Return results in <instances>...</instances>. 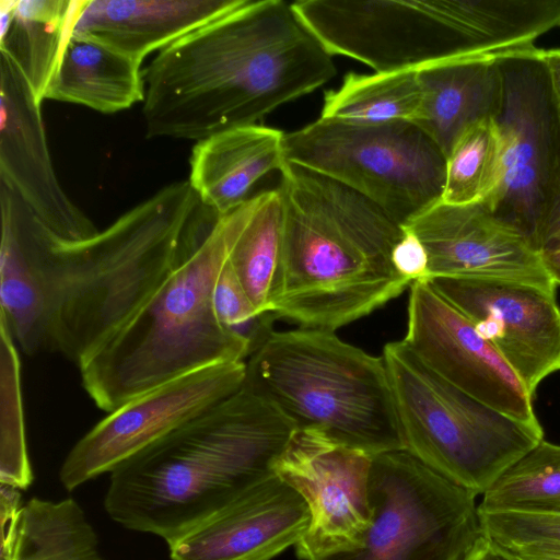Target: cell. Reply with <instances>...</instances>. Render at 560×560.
Masks as SVG:
<instances>
[{"label": "cell", "instance_id": "obj_1", "mask_svg": "<svg viewBox=\"0 0 560 560\" xmlns=\"http://www.w3.org/2000/svg\"><path fill=\"white\" fill-rule=\"evenodd\" d=\"M336 74L332 55L293 3L243 0L160 50L143 71L145 136L199 141L256 125Z\"/></svg>", "mask_w": 560, "mask_h": 560}, {"label": "cell", "instance_id": "obj_2", "mask_svg": "<svg viewBox=\"0 0 560 560\" xmlns=\"http://www.w3.org/2000/svg\"><path fill=\"white\" fill-rule=\"evenodd\" d=\"M199 205L176 182L88 240L55 234L42 266L47 351L79 364L119 329L214 226Z\"/></svg>", "mask_w": 560, "mask_h": 560}, {"label": "cell", "instance_id": "obj_3", "mask_svg": "<svg viewBox=\"0 0 560 560\" xmlns=\"http://www.w3.org/2000/svg\"><path fill=\"white\" fill-rule=\"evenodd\" d=\"M280 173L282 236L271 300L278 318L335 331L410 287L392 262L402 225L328 176L290 162Z\"/></svg>", "mask_w": 560, "mask_h": 560}, {"label": "cell", "instance_id": "obj_4", "mask_svg": "<svg viewBox=\"0 0 560 560\" xmlns=\"http://www.w3.org/2000/svg\"><path fill=\"white\" fill-rule=\"evenodd\" d=\"M293 431L278 410L242 385L117 466L105 511L124 527L168 545L275 476Z\"/></svg>", "mask_w": 560, "mask_h": 560}, {"label": "cell", "instance_id": "obj_5", "mask_svg": "<svg viewBox=\"0 0 560 560\" xmlns=\"http://www.w3.org/2000/svg\"><path fill=\"white\" fill-rule=\"evenodd\" d=\"M260 200L261 192L219 217L147 302L78 364L82 386L101 410L108 413L189 372L246 360V339L218 320L212 299L230 249Z\"/></svg>", "mask_w": 560, "mask_h": 560}, {"label": "cell", "instance_id": "obj_6", "mask_svg": "<svg viewBox=\"0 0 560 560\" xmlns=\"http://www.w3.org/2000/svg\"><path fill=\"white\" fill-rule=\"evenodd\" d=\"M243 385L294 428L371 456L405 450L383 357L335 331H273L245 360Z\"/></svg>", "mask_w": 560, "mask_h": 560}, {"label": "cell", "instance_id": "obj_7", "mask_svg": "<svg viewBox=\"0 0 560 560\" xmlns=\"http://www.w3.org/2000/svg\"><path fill=\"white\" fill-rule=\"evenodd\" d=\"M405 450L474 494H483L544 440L541 425L511 419L428 368L402 340L384 346Z\"/></svg>", "mask_w": 560, "mask_h": 560}, {"label": "cell", "instance_id": "obj_8", "mask_svg": "<svg viewBox=\"0 0 560 560\" xmlns=\"http://www.w3.org/2000/svg\"><path fill=\"white\" fill-rule=\"evenodd\" d=\"M287 162L364 196L400 225L442 200L446 156L413 121L378 125L319 118L284 133Z\"/></svg>", "mask_w": 560, "mask_h": 560}, {"label": "cell", "instance_id": "obj_9", "mask_svg": "<svg viewBox=\"0 0 560 560\" xmlns=\"http://www.w3.org/2000/svg\"><path fill=\"white\" fill-rule=\"evenodd\" d=\"M476 497L406 450L374 455L361 542L317 560H465L483 536Z\"/></svg>", "mask_w": 560, "mask_h": 560}, {"label": "cell", "instance_id": "obj_10", "mask_svg": "<svg viewBox=\"0 0 560 560\" xmlns=\"http://www.w3.org/2000/svg\"><path fill=\"white\" fill-rule=\"evenodd\" d=\"M538 49L499 60L502 98L494 120L502 144L501 175L483 201L540 250L560 171V119Z\"/></svg>", "mask_w": 560, "mask_h": 560}, {"label": "cell", "instance_id": "obj_11", "mask_svg": "<svg viewBox=\"0 0 560 560\" xmlns=\"http://www.w3.org/2000/svg\"><path fill=\"white\" fill-rule=\"evenodd\" d=\"M245 361L209 365L171 380L107 413L70 450L59 479L72 491L160 441L236 392Z\"/></svg>", "mask_w": 560, "mask_h": 560}, {"label": "cell", "instance_id": "obj_12", "mask_svg": "<svg viewBox=\"0 0 560 560\" xmlns=\"http://www.w3.org/2000/svg\"><path fill=\"white\" fill-rule=\"evenodd\" d=\"M371 455L314 430H294L275 474L305 501L310 522L296 546L301 560L357 547L371 522Z\"/></svg>", "mask_w": 560, "mask_h": 560}, {"label": "cell", "instance_id": "obj_13", "mask_svg": "<svg viewBox=\"0 0 560 560\" xmlns=\"http://www.w3.org/2000/svg\"><path fill=\"white\" fill-rule=\"evenodd\" d=\"M402 341L428 368L483 405L540 425L533 396L497 349L427 280L410 284Z\"/></svg>", "mask_w": 560, "mask_h": 560}, {"label": "cell", "instance_id": "obj_14", "mask_svg": "<svg viewBox=\"0 0 560 560\" xmlns=\"http://www.w3.org/2000/svg\"><path fill=\"white\" fill-rule=\"evenodd\" d=\"M404 228L425 248V280L504 281L556 292L540 250L522 232L499 220L483 200L465 205L441 200Z\"/></svg>", "mask_w": 560, "mask_h": 560}, {"label": "cell", "instance_id": "obj_15", "mask_svg": "<svg viewBox=\"0 0 560 560\" xmlns=\"http://www.w3.org/2000/svg\"><path fill=\"white\" fill-rule=\"evenodd\" d=\"M427 281L497 349L532 396L545 377L560 370V308L555 294L504 281Z\"/></svg>", "mask_w": 560, "mask_h": 560}, {"label": "cell", "instance_id": "obj_16", "mask_svg": "<svg viewBox=\"0 0 560 560\" xmlns=\"http://www.w3.org/2000/svg\"><path fill=\"white\" fill-rule=\"evenodd\" d=\"M40 106L13 65L0 60V179L54 233L83 241L95 224L61 187L49 152Z\"/></svg>", "mask_w": 560, "mask_h": 560}, {"label": "cell", "instance_id": "obj_17", "mask_svg": "<svg viewBox=\"0 0 560 560\" xmlns=\"http://www.w3.org/2000/svg\"><path fill=\"white\" fill-rule=\"evenodd\" d=\"M310 522L303 498L278 476L260 482L168 544L172 560H271Z\"/></svg>", "mask_w": 560, "mask_h": 560}, {"label": "cell", "instance_id": "obj_18", "mask_svg": "<svg viewBox=\"0 0 560 560\" xmlns=\"http://www.w3.org/2000/svg\"><path fill=\"white\" fill-rule=\"evenodd\" d=\"M0 205V319L8 326L18 348L35 355L48 349L38 258L50 229L2 184Z\"/></svg>", "mask_w": 560, "mask_h": 560}, {"label": "cell", "instance_id": "obj_19", "mask_svg": "<svg viewBox=\"0 0 560 560\" xmlns=\"http://www.w3.org/2000/svg\"><path fill=\"white\" fill-rule=\"evenodd\" d=\"M283 140L281 130L256 124L197 141L189 159L188 183L200 203L222 217L250 199L254 185L287 163Z\"/></svg>", "mask_w": 560, "mask_h": 560}, {"label": "cell", "instance_id": "obj_20", "mask_svg": "<svg viewBox=\"0 0 560 560\" xmlns=\"http://www.w3.org/2000/svg\"><path fill=\"white\" fill-rule=\"evenodd\" d=\"M243 0H86L73 34L97 38L142 61Z\"/></svg>", "mask_w": 560, "mask_h": 560}, {"label": "cell", "instance_id": "obj_21", "mask_svg": "<svg viewBox=\"0 0 560 560\" xmlns=\"http://www.w3.org/2000/svg\"><path fill=\"white\" fill-rule=\"evenodd\" d=\"M499 60H448L418 70L421 103L412 121L446 159L465 129L495 118L502 98Z\"/></svg>", "mask_w": 560, "mask_h": 560}, {"label": "cell", "instance_id": "obj_22", "mask_svg": "<svg viewBox=\"0 0 560 560\" xmlns=\"http://www.w3.org/2000/svg\"><path fill=\"white\" fill-rule=\"evenodd\" d=\"M86 0H1L0 52L42 105Z\"/></svg>", "mask_w": 560, "mask_h": 560}, {"label": "cell", "instance_id": "obj_23", "mask_svg": "<svg viewBox=\"0 0 560 560\" xmlns=\"http://www.w3.org/2000/svg\"><path fill=\"white\" fill-rule=\"evenodd\" d=\"M142 61L88 35L73 34L62 54L45 100L114 114L145 97Z\"/></svg>", "mask_w": 560, "mask_h": 560}, {"label": "cell", "instance_id": "obj_24", "mask_svg": "<svg viewBox=\"0 0 560 560\" xmlns=\"http://www.w3.org/2000/svg\"><path fill=\"white\" fill-rule=\"evenodd\" d=\"M11 560H104L84 511L73 499L32 498L22 506Z\"/></svg>", "mask_w": 560, "mask_h": 560}, {"label": "cell", "instance_id": "obj_25", "mask_svg": "<svg viewBox=\"0 0 560 560\" xmlns=\"http://www.w3.org/2000/svg\"><path fill=\"white\" fill-rule=\"evenodd\" d=\"M420 103L418 70L349 73L338 90L325 94L320 117L366 125L412 121Z\"/></svg>", "mask_w": 560, "mask_h": 560}, {"label": "cell", "instance_id": "obj_26", "mask_svg": "<svg viewBox=\"0 0 560 560\" xmlns=\"http://www.w3.org/2000/svg\"><path fill=\"white\" fill-rule=\"evenodd\" d=\"M282 236V201L277 189L261 192L256 211L233 243L228 260L258 313L272 312Z\"/></svg>", "mask_w": 560, "mask_h": 560}, {"label": "cell", "instance_id": "obj_27", "mask_svg": "<svg viewBox=\"0 0 560 560\" xmlns=\"http://www.w3.org/2000/svg\"><path fill=\"white\" fill-rule=\"evenodd\" d=\"M482 495L479 513H560V445L541 440Z\"/></svg>", "mask_w": 560, "mask_h": 560}, {"label": "cell", "instance_id": "obj_28", "mask_svg": "<svg viewBox=\"0 0 560 560\" xmlns=\"http://www.w3.org/2000/svg\"><path fill=\"white\" fill-rule=\"evenodd\" d=\"M502 144L495 120L470 125L459 136L446 159L442 201L451 205L477 202L498 186Z\"/></svg>", "mask_w": 560, "mask_h": 560}, {"label": "cell", "instance_id": "obj_29", "mask_svg": "<svg viewBox=\"0 0 560 560\" xmlns=\"http://www.w3.org/2000/svg\"><path fill=\"white\" fill-rule=\"evenodd\" d=\"M1 430L0 483L25 490L33 481L28 459L21 392L18 346L0 319Z\"/></svg>", "mask_w": 560, "mask_h": 560}, {"label": "cell", "instance_id": "obj_30", "mask_svg": "<svg viewBox=\"0 0 560 560\" xmlns=\"http://www.w3.org/2000/svg\"><path fill=\"white\" fill-rule=\"evenodd\" d=\"M479 518L483 535L505 550L560 552V513H479Z\"/></svg>", "mask_w": 560, "mask_h": 560}, {"label": "cell", "instance_id": "obj_31", "mask_svg": "<svg viewBox=\"0 0 560 560\" xmlns=\"http://www.w3.org/2000/svg\"><path fill=\"white\" fill-rule=\"evenodd\" d=\"M395 245L392 262L396 271L410 282L425 280L428 275V255L420 240L408 229Z\"/></svg>", "mask_w": 560, "mask_h": 560}, {"label": "cell", "instance_id": "obj_32", "mask_svg": "<svg viewBox=\"0 0 560 560\" xmlns=\"http://www.w3.org/2000/svg\"><path fill=\"white\" fill-rule=\"evenodd\" d=\"M20 490L1 483L0 487V518H1V557L0 560H11L18 536L21 513Z\"/></svg>", "mask_w": 560, "mask_h": 560}, {"label": "cell", "instance_id": "obj_33", "mask_svg": "<svg viewBox=\"0 0 560 560\" xmlns=\"http://www.w3.org/2000/svg\"><path fill=\"white\" fill-rule=\"evenodd\" d=\"M538 57L546 66L560 119V48L538 49Z\"/></svg>", "mask_w": 560, "mask_h": 560}, {"label": "cell", "instance_id": "obj_34", "mask_svg": "<svg viewBox=\"0 0 560 560\" xmlns=\"http://www.w3.org/2000/svg\"><path fill=\"white\" fill-rule=\"evenodd\" d=\"M560 232V171L552 198V202L544 225L540 252L547 247L551 240Z\"/></svg>", "mask_w": 560, "mask_h": 560}, {"label": "cell", "instance_id": "obj_35", "mask_svg": "<svg viewBox=\"0 0 560 560\" xmlns=\"http://www.w3.org/2000/svg\"><path fill=\"white\" fill-rule=\"evenodd\" d=\"M465 560H521L514 553L489 540L485 535Z\"/></svg>", "mask_w": 560, "mask_h": 560}, {"label": "cell", "instance_id": "obj_36", "mask_svg": "<svg viewBox=\"0 0 560 560\" xmlns=\"http://www.w3.org/2000/svg\"><path fill=\"white\" fill-rule=\"evenodd\" d=\"M544 266L551 280L560 285V247L546 248L541 252Z\"/></svg>", "mask_w": 560, "mask_h": 560}, {"label": "cell", "instance_id": "obj_37", "mask_svg": "<svg viewBox=\"0 0 560 560\" xmlns=\"http://www.w3.org/2000/svg\"><path fill=\"white\" fill-rule=\"evenodd\" d=\"M512 553H514L521 560H560V552H545V551H529L528 550V551H520V552H512Z\"/></svg>", "mask_w": 560, "mask_h": 560}, {"label": "cell", "instance_id": "obj_38", "mask_svg": "<svg viewBox=\"0 0 560 560\" xmlns=\"http://www.w3.org/2000/svg\"><path fill=\"white\" fill-rule=\"evenodd\" d=\"M553 247H560V232L551 240V242L544 249Z\"/></svg>", "mask_w": 560, "mask_h": 560}, {"label": "cell", "instance_id": "obj_39", "mask_svg": "<svg viewBox=\"0 0 560 560\" xmlns=\"http://www.w3.org/2000/svg\"><path fill=\"white\" fill-rule=\"evenodd\" d=\"M560 27V26H559Z\"/></svg>", "mask_w": 560, "mask_h": 560}]
</instances>
